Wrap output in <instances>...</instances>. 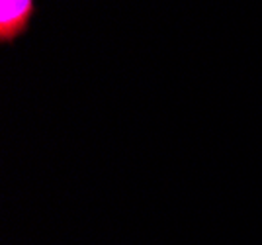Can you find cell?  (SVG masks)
Segmentation results:
<instances>
[{"mask_svg":"<svg viewBox=\"0 0 262 245\" xmlns=\"http://www.w3.org/2000/svg\"><path fill=\"white\" fill-rule=\"evenodd\" d=\"M35 0H0V44L12 45L28 34Z\"/></svg>","mask_w":262,"mask_h":245,"instance_id":"cell-1","label":"cell"}]
</instances>
